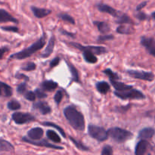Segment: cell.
<instances>
[{
	"instance_id": "obj_1",
	"label": "cell",
	"mask_w": 155,
	"mask_h": 155,
	"mask_svg": "<svg viewBox=\"0 0 155 155\" xmlns=\"http://www.w3.org/2000/svg\"><path fill=\"white\" fill-rule=\"evenodd\" d=\"M64 114L70 125L76 130L83 131L85 130L84 116L74 106H68L64 110Z\"/></svg>"
},
{
	"instance_id": "obj_2",
	"label": "cell",
	"mask_w": 155,
	"mask_h": 155,
	"mask_svg": "<svg viewBox=\"0 0 155 155\" xmlns=\"http://www.w3.org/2000/svg\"><path fill=\"white\" fill-rule=\"evenodd\" d=\"M45 45V35L43 34L36 42L32 44L30 47L24 48L18 52L12 54L10 56L11 59H18V60H22L27 58L30 57L32 54L36 53V51H39L41 48H43L44 45Z\"/></svg>"
},
{
	"instance_id": "obj_3",
	"label": "cell",
	"mask_w": 155,
	"mask_h": 155,
	"mask_svg": "<svg viewBox=\"0 0 155 155\" xmlns=\"http://www.w3.org/2000/svg\"><path fill=\"white\" fill-rule=\"evenodd\" d=\"M107 134L109 137L118 143L127 142L129 139H132L133 136V134L131 132L120 127H112L109 129L107 130Z\"/></svg>"
},
{
	"instance_id": "obj_4",
	"label": "cell",
	"mask_w": 155,
	"mask_h": 155,
	"mask_svg": "<svg viewBox=\"0 0 155 155\" xmlns=\"http://www.w3.org/2000/svg\"><path fill=\"white\" fill-rule=\"evenodd\" d=\"M114 95L122 100H143L146 98L145 94L138 89L131 88L124 91H115Z\"/></svg>"
},
{
	"instance_id": "obj_5",
	"label": "cell",
	"mask_w": 155,
	"mask_h": 155,
	"mask_svg": "<svg viewBox=\"0 0 155 155\" xmlns=\"http://www.w3.org/2000/svg\"><path fill=\"white\" fill-rule=\"evenodd\" d=\"M88 133L91 137L96 139L98 142H104L108 139L107 131L103 127L90 124L88 127Z\"/></svg>"
},
{
	"instance_id": "obj_6",
	"label": "cell",
	"mask_w": 155,
	"mask_h": 155,
	"mask_svg": "<svg viewBox=\"0 0 155 155\" xmlns=\"http://www.w3.org/2000/svg\"><path fill=\"white\" fill-rule=\"evenodd\" d=\"M71 46L74 47V48H77V49L80 50V51H89L91 52L94 53L95 54H105L107 51V48H104L103 46H95V45H83L77 42H71L68 43Z\"/></svg>"
},
{
	"instance_id": "obj_7",
	"label": "cell",
	"mask_w": 155,
	"mask_h": 155,
	"mask_svg": "<svg viewBox=\"0 0 155 155\" xmlns=\"http://www.w3.org/2000/svg\"><path fill=\"white\" fill-rule=\"evenodd\" d=\"M126 73L133 78L144 80V81L152 82L155 78L154 74L152 72H148V71H138V70H127Z\"/></svg>"
},
{
	"instance_id": "obj_8",
	"label": "cell",
	"mask_w": 155,
	"mask_h": 155,
	"mask_svg": "<svg viewBox=\"0 0 155 155\" xmlns=\"http://www.w3.org/2000/svg\"><path fill=\"white\" fill-rule=\"evenodd\" d=\"M12 120L15 124L18 125L25 124L27 123L34 121L36 120L34 116L29 113H23V112H15L12 116Z\"/></svg>"
},
{
	"instance_id": "obj_9",
	"label": "cell",
	"mask_w": 155,
	"mask_h": 155,
	"mask_svg": "<svg viewBox=\"0 0 155 155\" xmlns=\"http://www.w3.org/2000/svg\"><path fill=\"white\" fill-rule=\"evenodd\" d=\"M22 140L24 142H27L28 144H31V145H36V146H39V147H45V148H52V149L55 150H63V147L58 146V145H53V144L49 143L47 140L45 139H42V140H31V139H29L28 137H23Z\"/></svg>"
},
{
	"instance_id": "obj_10",
	"label": "cell",
	"mask_w": 155,
	"mask_h": 155,
	"mask_svg": "<svg viewBox=\"0 0 155 155\" xmlns=\"http://www.w3.org/2000/svg\"><path fill=\"white\" fill-rule=\"evenodd\" d=\"M140 43L150 55L155 58V39L154 37L142 36L140 39Z\"/></svg>"
},
{
	"instance_id": "obj_11",
	"label": "cell",
	"mask_w": 155,
	"mask_h": 155,
	"mask_svg": "<svg viewBox=\"0 0 155 155\" xmlns=\"http://www.w3.org/2000/svg\"><path fill=\"white\" fill-rule=\"evenodd\" d=\"M151 148V145L148 140L141 139L136 145L135 148V154L136 155H143L145 154Z\"/></svg>"
},
{
	"instance_id": "obj_12",
	"label": "cell",
	"mask_w": 155,
	"mask_h": 155,
	"mask_svg": "<svg viewBox=\"0 0 155 155\" xmlns=\"http://www.w3.org/2000/svg\"><path fill=\"white\" fill-rule=\"evenodd\" d=\"M97 8H98L101 12L107 13L116 18H118V16H119L121 13V12H119V11H117V9L111 7V6L104 4V3H98V4L97 5Z\"/></svg>"
},
{
	"instance_id": "obj_13",
	"label": "cell",
	"mask_w": 155,
	"mask_h": 155,
	"mask_svg": "<svg viewBox=\"0 0 155 155\" xmlns=\"http://www.w3.org/2000/svg\"><path fill=\"white\" fill-rule=\"evenodd\" d=\"M33 108L39 110V111L43 115L48 114L51 113V108L50 107L49 104L47 102H45V101H42L35 102L34 104H33Z\"/></svg>"
},
{
	"instance_id": "obj_14",
	"label": "cell",
	"mask_w": 155,
	"mask_h": 155,
	"mask_svg": "<svg viewBox=\"0 0 155 155\" xmlns=\"http://www.w3.org/2000/svg\"><path fill=\"white\" fill-rule=\"evenodd\" d=\"M155 135V130L152 127H145L139 131L138 138L139 139H145V140H149L151 139Z\"/></svg>"
},
{
	"instance_id": "obj_15",
	"label": "cell",
	"mask_w": 155,
	"mask_h": 155,
	"mask_svg": "<svg viewBox=\"0 0 155 155\" xmlns=\"http://www.w3.org/2000/svg\"><path fill=\"white\" fill-rule=\"evenodd\" d=\"M44 134V131L40 127H35L31 129L27 133L28 138L31 140H39L42 138Z\"/></svg>"
},
{
	"instance_id": "obj_16",
	"label": "cell",
	"mask_w": 155,
	"mask_h": 155,
	"mask_svg": "<svg viewBox=\"0 0 155 155\" xmlns=\"http://www.w3.org/2000/svg\"><path fill=\"white\" fill-rule=\"evenodd\" d=\"M12 22L15 24H18V20L14 18L10 13L3 8H0V23Z\"/></svg>"
},
{
	"instance_id": "obj_17",
	"label": "cell",
	"mask_w": 155,
	"mask_h": 155,
	"mask_svg": "<svg viewBox=\"0 0 155 155\" xmlns=\"http://www.w3.org/2000/svg\"><path fill=\"white\" fill-rule=\"evenodd\" d=\"M31 10L34 16L37 18H45L51 13V11L50 9L42 8H38L36 6H32Z\"/></svg>"
},
{
	"instance_id": "obj_18",
	"label": "cell",
	"mask_w": 155,
	"mask_h": 155,
	"mask_svg": "<svg viewBox=\"0 0 155 155\" xmlns=\"http://www.w3.org/2000/svg\"><path fill=\"white\" fill-rule=\"evenodd\" d=\"M54 44H55V37L54 36H52L50 38L49 41L48 42V45L47 47L45 48V51H43L42 54H41V57L42 58H48L49 57L51 54V53L53 52V50L54 48Z\"/></svg>"
},
{
	"instance_id": "obj_19",
	"label": "cell",
	"mask_w": 155,
	"mask_h": 155,
	"mask_svg": "<svg viewBox=\"0 0 155 155\" xmlns=\"http://www.w3.org/2000/svg\"><path fill=\"white\" fill-rule=\"evenodd\" d=\"M13 93L12 88L5 83L0 81V97H11Z\"/></svg>"
},
{
	"instance_id": "obj_20",
	"label": "cell",
	"mask_w": 155,
	"mask_h": 155,
	"mask_svg": "<svg viewBox=\"0 0 155 155\" xmlns=\"http://www.w3.org/2000/svg\"><path fill=\"white\" fill-rule=\"evenodd\" d=\"M94 25L96 26L98 30L102 34H106L110 31V24L105 21H95L93 22Z\"/></svg>"
},
{
	"instance_id": "obj_21",
	"label": "cell",
	"mask_w": 155,
	"mask_h": 155,
	"mask_svg": "<svg viewBox=\"0 0 155 155\" xmlns=\"http://www.w3.org/2000/svg\"><path fill=\"white\" fill-rule=\"evenodd\" d=\"M117 32L120 34L130 35L135 33V29L131 24H124V25H120L117 28Z\"/></svg>"
},
{
	"instance_id": "obj_22",
	"label": "cell",
	"mask_w": 155,
	"mask_h": 155,
	"mask_svg": "<svg viewBox=\"0 0 155 155\" xmlns=\"http://www.w3.org/2000/svg\"><path fill=\"white\" fill-rule=\"evenodd\" d=\"M116 22L117 24H131V25H134L135 22L133 21L132 18H130V17L128 15L125 13H123L121 12L120 15L118 16V18H117Z\"/></svg>"
},
{
	"instance_id": "obj_23",
	"label": "cell",
	"mask_w": 155,
	"mask_h": 155,
	"mask_svg": "<svg viewBox=\"0 0 155 155\" xmlns=\"http://www.w3.org/2000/svg\"><path fill=\"white\" fill-rule=\"evenodd\" d=\"M15 148L8 141L0 139V153L1 152H13Z\"/></svg>"
},
{
	"instance_id": "obj_24",
	"label": "cell",
	"mask_w": 155,
	"mask_h": 155,
	"mask_svg": "<svg viewBox=\"0 0 155 155\" xmlns=\"http://www.w3.org/2000/svg\"><path fill=\"white\" fill-rule=\"evenodd\" d=\"M58 83L53 80H45V81L42 82L41 84L42 89L45 91H48V92L54 90L58 87Z\"/></svg>"
},
{
	"instance_id": "obj_25",
	"label": "cell",
	"mask_w": 155,
	"mask_h": 155,
	"mask_svg": "<svg viewBox=\"0 0 155 155\" xmlns=\"http://www.w3.org/2000/svg\"><path fill=\"white\" fill-rule=\"evenodd\" d=\"M96 89L98 90V92H100L101 94L103 95H105L107 92L110 91V85L108 84V83L105 81H101L98 82L96 83Z\"/></svg>"
},
{
	"instance_id": "obj_26",
	"label": "cell",
	"mask_w": 155,
	"mask_h": 155,
	"mask_svg": "<svg viewBox=\"0 0 155 155\" xmlns=\"http://www.w3.org/2000/svg\"><path fill=\"white\" fill-rule=\"evenodd\" d=\"M110 82L111 83L112 86L114 87V89H116L117 91H124V90H126V89H131V88L133 87V86L124 84V83L118 82L115 80H111V79H110Z\"/></svg>"
},
{
	"instance_id": "obj_27",
	"label": "cell",
	"mask_w": 155,
	"mask_h": 155,
	"mask_svg": "<svg viewBox=\"0 0 155 155\" xmlns=\"http://www.w3.org/2000/svg\"><path fill=\"white\" fill-rule=\"evenodd\" d=\"M83 56L84 60L87 63L95 64L98 61V58H96L95 54L89 51H83Z\"/></svg>"
},
{
	"instance_id": "obj_28",
	"label": "cell",
	"mask_w": 155,
	"mask_h": 155,
	"mask_svg": "<svg viewBox=\"0 0 155 155\" xmlns=\"http://www.w3.org/2000/svg\"><path fill=\"white\" fill-rule=\"evenodd\" d=\"M67 64H68V66L69 68L70 71H71V75H72V80H71V81L80 82V77H79V73L77 68L72 64L70 63V62L67 61Z\"/></svg>"
},
{
	"instance_id": "obj_29",
	"label": "cell",
	"mask_w": 155,
	"mask_h": 155,
	"mask_svg": "<svg viewBox=\"0 0 155 155\" xmlns=\"http://www.w3.org/2000/svg\"><path fill=\"white\" fill-rule=\"evenodd\" d=\"M46 136L48 138V139L52 141L53 142H55V143H60V142H61V138L59 137L58 135L54 130H48L46 133Z\"/></svg>"
},
{
	"instance_id": "obj_30",
	"label": "cell",
	"mask_w": 155,
	"mask_h": 155,
	"mask_svg": "<svg viewBox=\"0 0 155 155\" xmlns=\"http://www.w3.org/2000/svg\"><path fill=\"white\" fill-rule=\"evenodd\" d=\"M7 107L8 108L11 110H17L21 109V105L18 101H16V100H12V101L8 102Z\"/></svg>"
},
{
	"instance_id": "obj_31",
	"label": "cell",
	"mask_w": 155,
	"mask_h": 155,
	"mask_svg": "<svg viewBox=\"0 0 155 155\" xmlns=\"http://www.w3.org/2000/svg\"><path fill=\"white\" fill-rule=\"evenodd\" d=\"M70 139H71V141H72L73 143L74 144V145H75V146L77 147L79 150H81V151H89V148H88V147L85 146L84 145H83L81 142H79L78 140L75 139L74 138L70 136Z\"/></svg>"
},
{
	"instance_id": "obj_32",
	"label": "cell",
	"mask_w": 155,
	"mask_h": 155,
	"mask_svg": "<svg viewBox=\"0 0 155 155\" xmlns=\"http://www.w3.org/2000/svg\"><path fill=\"white\" fill-rule=\"evenodd\" d=\"M42 125L44 126H46V127H53V128L56 129V130H58L59 131V133L61 134V136H63L64 138H66V134H65V133L64 132L63 129L61 128L59 126H58L57 124H54V123H51V122H43L42 123Z\"/></svg>"
},
{
	"instance_id": "obj_33",
	"label": "cell",
	"mask_w": 155,
	"mask_h": 155,
	"mask_svg": "<svg viewBox=\"0 0 155 155\" xmlns=\"http://www.w3.org/2000/svg\"><path fill=\"white\" fill-rule=\"evenodd\" d=\"M58 18H60L62 21H67L71 24H75V20L68 14H60V15H58Z\"/></svg>"
},
{
	"instance_id": "obj_34",
	"label": "cell",
	"mask_w": 155,
	"mask_h": 155,
	"mask_svg": "<svg viewBox=\"0 0 155 155\" xmlns=\"http://www.w3.org/2000/svg\"><path fill=\"white\" fill-rule=\"evenodd\" d=\"M103 73L104 74H106L107 77H109V78L111 79V80H118L120 79V77L118 76V74L114 73V71H112L110 69H105L104 71H103Z\"/></svg>"
},
{
	"instance_id": "obj_35",
	"label": "cell",
	"mask_w": 155,
	"mask_h": 155,
	"mask_svg": "<svg viewBox=\"0 0 155 155\" xmlns=\"http://www.w3.org/2000/svg\"><path fill=\"white\" fill-rule=\"evenodd\" d=\"M24 96L26 99L30 101H34L36 98L35 92H32V91H26L24 93Z\"/></svg>"
},
{
	"instance_id": "obj_36",
	"label": "cell",
	"mask_w": 155,
	"mask_h": 155,
	"mask_svg": "<svg viewBox=\"0 0 155 155\" xmlns=\"http://www.w3.org/2000/svg\"><path fill=\"white\" fill-rule=\"evenodd\" d=\"M136 18H137L139 21H144L148 20V18H149V16H148L146 13H145V12L139 11V12H138V13L136 15Z\"/></svg>"
},
{
	"instance_id": "obj_37",
	"label": "cell",
	"mask_w": 155,
	"mask_h": 155,
	"mask_svg": "<svg viewBox=\"0 0 155 155\" xmlns=\"http://www.w3.org/2000/svg\"><path fill=\"white\" fill-rule=\"evenodd\" d=\"M36 68V64L33 63V62H29V63H27L25 66L21 68V70L25 71H34Z\"/></svg>"
},
{
	"instance_id": "obj_38",
	"label": "cell",
	"mask_w": 155,
	"mask_h": 155,
	"mask_svg": "<svg viewBox=\"0 0 155 155\" xmlns=\"http://www.w3.org/2000/svg\"><path fill=\"white\" fill-rule=\"evenodd\" d=\"M27 84L25 83V82H24V83L18 85V87H17V92H18L19 94L24 95V92L27 91Z\"/></svg>"
},
{
	"instance_id": "obj_39",
	"label": "cell",
	"mask_w": 155,
	"mask_h": 155,
	"mask_svg": "<svg viewBox=\"0 0 155 155\" xmlns=\"http://www.w3.org/2000/svg\"><path fill=\"white\" fill-rule=\"evenodd\" d=\"M114 38V36L113 35L110 34H103L101 36H98V40L99 42H104V41H107V40H112V39Z\"/></svg>"
},
{
	"instance_id": "obj_40",
	"label": "cell",
	"mask_w": 155,
	"mask_h": 155,
	"mask_svg": "<svg viewBox=\"0 0 155 155\" xmlns=\"http://www.w3.org/2000/svg\"><path fill=\"white\" fill-rule=\"evenodd\" d=\"M62 98H63V92H62V91L58 90L57 92H56V94L54 95V101H55L56 104H60Z\"/></svg>"
},
{
	"instance_id": "obj_41",
	"label": "cell",
	"mask_w": 155,
	"mask_h": 155,
	"mask_svg": "<svg viewBox=\"0 0 155 155\" xmlns=\"http://www.w3.org/2000/svg\"><path fill=\"white\" fill-rule=\"evenodd\" d=\"M35 94H36V96L38 98H45L47 97V95L45 92H43V89H36L35 90Z\"/></svg>"
},
{
	"instance_id": "obj_42",
	"label": "cell",
	"mask_w": 155,
	"mask_h": 155,
	"mask_svg": "<svg viewBox=\"0 0 155 155\" xmlns=\"http://www.w3.org/2000/svg\"><path fill=\"white\" fill-rule=\"evenodd\" d=\"M113 154V149H112L111 146L110 145H105L103 148L102 151H101V154L102 155H111Z\"/></svg>"
},
{
	"instance_id": "obj_43",
	"label": "cell",
	"mask_w": 155,
	"mask_h": 155,
	"mask_svg": "<svg viewBox=\"0 0 155 155\" xmlns=\"http://www.w3.org/2000/svg\"><path fill=\"white\" fill-rule=\"evenodd\" d=\"M1 29L2 30L8 32H12V33H18V28L17 27H14V26H6V27H2Z\"/></svg>"
},
{
	"instance_id": "obj_44",
	"label": "cell",
	"mask_w": 155,
	"mask_h": 155,
	"mask_svg": "<svg viewBox=\"0 0 155 155\" xmlns=\"http://www.w3.org/2000/svg\"><path fill=\"white\" fill-rule=\"evenodd\" d=\"M60 61H61L60 58L58 57H56L55 58L53 59V60L51 61V63H50V68H54V67L58 66V65L59 64Z\"/></svg>"
},
{
	"instance_id": "obj_45",
	"label": "cell",
	"mask_w": 155,
	"mask_h": 155,
	"mask_svg": "<svg viewBox=\"0 0 155 155\" xmlns=\"http://www.w3.org/2000/svg\"><path fill=\"white\" fill-rule=\"evenodd\" d=\"M8 51H9V48L6 46H3L2 47V48H0V60L3 58L6 52H8Z\"/></svg>"
},
{
	"instance_id": "obj_46",
	"label": "cell",
	"mask_w": 155,
	"mask_h": 155,
	"mask_svg": "<svg viewBox=\"0 0 155 155\" xmlns=\"http://www.w3.org/2000/svg\"><path fill=\"white\" fill-rule=\"evenodd\" d=\"M148 1H144V2H141L140 4L138 5L137 7H136V10L137 11V12H139V11H142V9H143L144 8H145V6H146L147 5H148Z\"/></svg>"
},
{
	"instance_id": "obj_47",
	"label": "cell",
	"mask_w": 155,
	"mask_h": 155,
	"mask_svg": "<svg viewBox=\"0 0 155 155\" xmlns=\"http://www.w3.org/2000/svg\"><path fill=\"white\" fill-rule=\"evenodd\" d=\"M60 32L62 33V34L66 35V36H69V37H71V38H75V37H76L75 33H69V32L66 31V30H60Z\"/></svg>"
},
{
	"instance_id": "obj_48",
	"label": "cell",
	"mask_w": 155,
	"mask_h": 155,
	"mask_svg": "<svg viewBox=\"0 0 155 155\" xmlns=\"http://www.w3.org/2000/svg\"><path fill=\"white\" fill-rule=\"evenodd\" d=\"M130 108V105L129 104V105H127V106H123V107H117L116 108V110H117V111L119 112H121V110H123V113H125L127 110H128Z\"/></svg>"
},
{
	"instance_id": "obj_49",
	"label": "cell",
	"mask_w": 155,
	"mask_h": 155,
	"mask_svg": "<svg viewBox=\"0 0 155 155\" xmlns=\"http://www.w3.org/2000/svg\"><path fill=\"white\" fill-rule=\"evenodd\" d=\"M15 77L18 79H23V80H25L26 81H28L29 80V77H27L26 75H24V74H17L16 75H15Z\"/></svg>"
},
{
	"instance_id": "obj_50",
	"label": "cell",
	"mask_w": 155,
	"mask_h": 155,
	"mask_svg": "<svg viewBox=\"0 0 155 155\" xmlns=\"http://www.w3.org/2000/svg\"><path fill=\"white\" fill-rule=\"evenodd\" d=\"M151 18H153V20H154L155 21V12H152V14H151Z\"/></svg>"
}]
</instances>
